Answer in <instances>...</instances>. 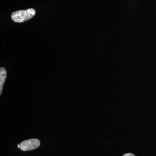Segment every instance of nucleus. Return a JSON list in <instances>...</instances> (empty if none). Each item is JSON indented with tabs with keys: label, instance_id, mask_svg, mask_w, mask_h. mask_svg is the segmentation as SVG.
Segmentation results:
<instances>
[{
	"label": "nucleus",
	"instance_id": "obj_1",
	"mask_svg": "<svg viewBox=\"0 0 156 156\" xmlns=\"http://www.w3.org/2000/svg\"><path fill=\"white\" fill-rule=\"evenodd\" d=\"M35 14L36 11L34 9L20 10L13 12L11 14V19L15 22H24L32 18Z\"/></svg>",
	"mask_w": 156,
	"mask_h": 156
},
{
	"label": "nucleus",
	"instance_id": "obj_2",
	"mask_svg": "<svg viewBox=\"0 0 156 156\" xmlns=\"http://www.w3.org/2000/svg\"><path fill=\"white\" fill-rule=\"evenodd\" d=\"M41 144L40 140L37 139L27 140L18 144L17 147L23 151L33 150L39 147Z\"/></svg>",
	"mask_w": 156,
	"mask_h": 156
},
{
	"label": "nucleus",
	"instance_id": "obj_3",
	"mask_svg": "<svg viewBox=\"0 0 156 156\" xmlns=\"http://www.w3.org/2000/svg\"><path fill=\"white\" fill-rule=\"evenodd\" d=\"M7 76V71L4 68H0V95L2 92L3 86Z\"/></svg>",
	"mask_w": 156,
	"mask_h": 156
},
{
	"label": "nucleus",
	"instance_id": "obj_4",
	"mask_svg": "<svg viewBox=\"0 0 156 156\" xmlns=\"http://www.w3.org/2000/svg\"><path fill=\"white\" fill-rule=\"evenodd\" d=\"M123 156H135L134 154L131 153H127L125 154Z\"/></svg>",
	"mask_w": 156,
	"mask_h": 156
}]
</instances>
